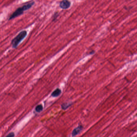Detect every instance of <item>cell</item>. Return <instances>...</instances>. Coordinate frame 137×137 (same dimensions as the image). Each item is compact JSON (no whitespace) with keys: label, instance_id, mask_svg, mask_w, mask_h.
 <instances>
[{"label":"cell","instance_id":"6da1fadb","mask_svg":"<svg viewBox=\"0 0 137 137\" xmlns=\"http://www.w3.org/2000/svg\"><path fill=\"white\" fill-rule=\"evenodd\" d=\"M34 3H35L34 2H32L18 8L11 15V16H10L9 20H10L11 19H14L15 18L17 17L18 16L23 14L25 11H27V10H29V9L31 8V7L33 6V5H34Z\"/></svg>","mask_w":137,"mask_h":137},{"label":"cell","instance_id":"7a4b0ae2","mask_svg":"<svg viewBox=\"0 0 137 137\" xmlns=\"http://www.w3.org/2000/svg\"><path fill=\"white\" fill-rule=\"evenodd\" d=\"M27 33V31L25 30L21 31L12 40L11 45L13 48H16L17 47L19 43L26 37Z\"/></svg>","mask_w":137,"mask_h":137},{"label":"cell","instance_id":"3957f363","mask_svg":"<svg viewBox=\"0 0 137 137\" xmlns=\"http://www.w3.org/2000/svg\"><path fill=\"white\" fill-rule=\"evenodd\" d=\"M71 2L68 0H63L60 2V6L61 8L63 9H67L70 7L71 6Z\"/></svg>","mask_w":137,"mask_h":137},{"label":"cell","instance_id":"277c9868","mask_svg":"<svg viewBox=\"0 0 137 137\" xmlns=\"http://www.w3.org/2000/svg\"><path fill=\"white\" fill-rule=\"evenodd\" d=\"M83 129V127L82 125H80L77 127V128H76L73 130L72 133V136L74 137L77 135Z\"/></svg>","mask_w":137,"mask_h":137},{"label":"cell","instance_id":"5b68a950","mask_svg":"<svg viewBox=\"0 0 137 137\" xmlns=\"http://www.w3.org/2000/svg\"><path fill=\"white\" fill-rule=\"evenodd\" d=\"M62 93V91L60 89L58 88H57L51 94V96L54 97H57L60 96V94Z\"/></svg>","mask_w":137,"mask_h":137},{"label":"cell","instance_id":"8992f818","mask_svg":"<svg viewBox=\"0 0 137 137\" xmlns=\"http://www.w3.org/2000/svg\"><path fill=\"white\" fill-rule=\"evenodd\" d=\"M72 104H69V103H64L62 104V109L63 110H65L67 109L68 108L71 106Z\"/></svg>","mask_w":137,"mask_h":137},{"label":"cell","instance_id":"52a82bcc","mask_svg":"<svg viewBox=\"0 0 137 137\" xmlns=\"http://www.w3.org/2000/svg\"><path fill=\"white\" fill-rule=\"evenodd\" d=\"M36 111L38 113L41 112L43 110V107L42 105H38L36 107L35 109Z\"/></svg>","mask_w":137,"mask_h":137},{"label":"cell","instance_id":"ba28073f","mask_svg":"<svg viewBox=\"0 0 137 137\" xmlns=\"http://www.w3.org/2000/svg\"><path fill=\"white\" fill-rule=\"evenodd\" d=\"M58 13H55V14H54L53 15V21H54L56 19H57V18L58 17Z\"/></svg>","mask_w":137,"mask_h":137},{"label":"cell","instance_id":"9c48e42d","mask_svg":"<svg viewBox=\"0 0 137 137\" xmlns=\"http://www.w3.org/2000/svg\"><path fill=\"white\" fill-rule=\"evenodd\" d=\"M14 133L13 132H11L9 133L6 137H14Z\"/></svg>","mask_w":137,"mask_h":137}]
</instances>
